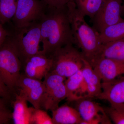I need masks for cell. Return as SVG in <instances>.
Listing matches in <instances>:
<instances>
[{
    "mask_svg": "<svg viewBox=\"0 0 124 124\" xmlns=\"http://www.w3.org/2000/svg\"><path fill=\"white\" fill-rule=\"evenodd\" d=\"M40 26L42 51L47 57L66 45H74L68 5L61 8L48 6Z\"/></svg>",
    "mask_w": 124,
    "mask_h": 124,
    "instance_id": "6da1fadb",
    "label": "cell"
},
{
    "mask_svg": "<svg viewBox=\"0 0 124 124\" xmlns=\"http://www.w3.org/2000/svg\"><path fill=\"white\" fill-rule=\"evenodd\" d=\"M71 29L75 45L92 67L101 57L103 44L99 32L89 25L73 1L68 4Z\"/></svg>",
    "mask_w": 124,
    "mask_h": 124,
    "instance_id": "7a4b0ae2",
    "label": "cell"
},
{
    "mask_svg": "<svg viewBox=\"0 0 124 124\" xmlns=\"http://www.w3.org/2000/svg\"><path fill=\"white\" fill-rule=\"evenodd\" d=\"M7 37L15 50L22 63L24 64L32 56L42 51L40 21L33 22L22 27L13 26Z\"/></svg>",
    "mask_w": 124,
    "mask_h": 124,
    "instance_id": "3957f363",
    "label": "cell"
},
{
    "mask_svg": "<svg viewBox=\"0 0 124 124\" xmlns=\"http://www.w3.org/2000/svg\"><path fill=\"white\" fill-rule=\"evenodd\" d=\"M69 44L58 49L50 56L52 65L50 72L66 78L81 70L85 58L81 51Z\"/></svg>",
    "mask_w": 124,
    "mask_h": 124,
    "instance_id": "277c9868",
    "label": "cell"
},
{
    "mask_svg": "<svg viewBox=\"0 0 124 124\" xmlns=\"http://www.w3.org/2000/svg\"><path fill=\"white\" fill-rule=\"evenodd\" d=\"M22 64L7 37L0 46V79L9 91L17 88Z\"/></svg>",
    "mask_w": 124,
    "mask_h": 124,
    "instance_id": "5b68a950",
    "label": "cell"
},
{
    "mask_svg": "<svg viewBox=\"0 0 124 124\" xmlns=\"http://www.w3.org/2000/svg\"><path fill=\"white\" fill-rule=\"evenodd\" d=\"M45 90L41 107L52 111L59 107V103L67 98L65 82L66 78L52 72L45 76Z\"/></svg>",
    "mask_w": 124,
    "mask_h": 124,
    "instance_id": "8992f818",
    "label": "cell"
},
{
    "mask_svg": "<svg viewBox=\"0 0 124 124\" xmlns=\"http://www.w3.org/2000/svg\"><path fill=\"white\" fill-rule=\"evenodd\" d=\"M47 7L42 0H18L15 15L12 19L13 26L19 28L40 21Z\"/></svg>",
    "mask_w": 124,
    "mask_h": 124,
    "instance_id": "52a82bcc",
    "label": "cell"
},
{
    "mask_svg": "<svg viewBox=\"0 0 124 124\" xmlns=\"http://www.w3.org/2000/svg\"><path fill=\"white\" fill-rule=\"evenodd\" d=\"M123 0H103L92 19L93 27L99 33L107 27L123 21L121 17Z\"/></svg>",
    "mask_w": 124,
    "mask_h": 124,
    "instance_id": "ba28073f",
    "label": "cell"
},
{
    "mask_svg": "<svg viewBox=\"0 0 124 124\" xmlns=\"http://www.w3.org/2000/svg\"><path fill=\"white\" fill-rule=\"evenodd\" d=\"M89 99L76 101V108L82 120L81 124H111L104 108Z\"/></svg>",
    "mask_w": 124,
    "mask_h": 124,
    "instance_id": "9c48e42d",
    "label": "cell"
},
{
    "mask_svg": "<svg viewBox=\"0 0 124 124\" xmlns=\"http://www.w3.org/2000/svg\"><path fill=\"white\" fill-rule=\"evenodd\" d=\"M17 88L18 89V93L30 102L34 108H41L45 90L44 81L21 74Z\"/></svg>",
    "mask_w": 124,
    "mask_h": 124,
    "instance_id": "30bf717a",
    "label": "cell"
},
{
    "mask_svg": "<svg viewBox=\"0 0 124 124\" xmlns=\"http://www.w3.org/2000/svg\"><path fill=\"white\" fill-rule=\"evenodd\" d=\"M93 67L100 77L102 82L116 81L124 78V62L101 58Z\"/></svg>",
    "mask_w": 124,
    "mask_h": 124,
    "instance_id": "8fae6325",
    "label": "cell"
},
{
    "mask_svg": "<svg viewBox=\"0 0 124 124\" xmlns=\"http://www.w3.org/2000/svg\"><path fill=\"white\" fill-rule=\"evenodd\" d=\"M108 101L111 107L124 110V78L108 82H102V92L96 98Z\"/></svg>",
    "mask_w": 124,
    "mask_h": 124,
    "instance_id": "7c38bea8",
    "label": "cell"
},
{
    "mask_svg": "<svg viewBox=\"0 0 124 124\" xmlns=\"http://www.w3.org/2000/svg\"><path fill=\"white\" fill-rule=\"evenodd\" d=\"M64 84L67 91L66 98L68 102L89 98L87 86L81 69L66 78Z\"/></svg>",
    "mask_w": 124,
    "mask_h": 124,
    "instance_id": "4fadbf2b",
    "label": "cell"
},
{
    "mask_svg": "<svg viewBox=\"0 0 124 124\" xmlns=\"http://www.w3.org/2000/svg\"><path fill=\"white\" fill-rule=\"evenodd\" d=\"M81 71L87 86L89 98H96L102 92L101 78L85 59Z\"/></svg>",
    "mask_w": 124,
    "mask_h": 124,
    "instance_id": "5bb4252c",
    "label": "cell"
},
{
    "mask_svg": "<svg viewBox=\"0 0 124 124\" xmlns=\"http://www.w3.org/2000/svg\"><path fill=\"white\" fill-rule=\"evenodd\" d=\"M52 112L53 124H81L82 121L77 109L67 105L58 107Z\"/></svg>",
    "mask_w": 124,
    "mask_h": 124,
    "instance_id": "9a60e30c",
    "label": "cell"
},
{
    "mask_svg": "<svg viewBox=\"0 0 124 124\" xmlns=\"http://www.w3.org/2000/svg\"><path fill=\"white\" fill-rule=\"evenodd\" d=\"M26 100L22 95H16L14 103L12 117L15 124H31L34 108L28 106Z\"/></svg>",
    "mask_w": 124,
    "mask_h": 124,
    "instance_id": "2e32d148",
    "label": "cell"
},
{
    "mask_svg": "<svg viewBox=\"0 0 124 124\" xmlns=\"http://www.w3.org/2000/svg\"><path fill=\"white\" fill-rule=\"evenodd\" d=\"M99 34L103 44L124 39V20L107 27Z\"/></svg>",
    "mask_w": 124,
    "mask_h": 124,
    "instance_id": "e0dca14e",
    "label": "cell"
},
{
    "mask_svg": "<svg viewBox=\"0 0 124 124\" xmlns=\"http://www.w3.org/2000/svg\"><path fill=\"white\" fill-rule=\"evenodd\" d=\"M101 58L124 62V39L103 44Z\"/></svg>",
    "mask_w": 124,
    "mask_h": 124,
    "instance_id": "ac0fdd59",
    "label": "cell"
},
{
    "mask_svg": "<svg viewBox=\"0 0 124 124\" xmlns=\"http://www.w3.org/2000/svg\"><path fill=\"white\" fill-rule=\"evenodd\" d=\"M73 1L80 13L92 20L100 9L103 0H73Z\"/></svg>",
    "mask_w": 124,
    "mask_h": 124,
    "instance_id": "d6986e66",
    "label": "cell"
},
{
    "mask_svg": "<svg viewBox=\"0 0 124 124\" xmlns=\"http://www.w3.org/2000/svg\"><path fill=\"white\" fill-rule=\"evenodd\" d=\"M18 0H0V23L4 25L12 20L15 15Z\"/></svg>",
    "mask_w": 124,
    "mask_h": 124,
    "instance_id": "ffe728a7",
    "label": "cell"
},
{
    "mask_svg": "<svg viewBox=\"0 0 124 124\" xmlns=\"http://www.w3.org/2000/svg\"><path fill=\"white\" fill-rule=\"evenodd\" d=\"M31 124H53L52 117L46 111L40 108H34Z\"/></svg>",
    "mask_w": 124,
    "mask_h": 124,
    "instance_id": "44dd1931",
    "label": "cell"
},
{
    "mask_svg": "<svg viewBox=\"0 0 124 124\" xmlns=\"http://www.w3.org/2000/svg\"><path fill=\"white\" fill-rule=\"evenodd\" d=\"M25 75L28 77L37 79L41 80L48 73L46 71L36 68L29 60L24 63Z\"/></svg>",
    "mask_w": 124,
    "mask_h": 124,
    "instance_id": "7402d4cb",
    "label": "cell"
},
{
    "mask_svg": "<svg viewBox=\"0 0 124 124\" xmlns=\"http://www.w3.org/2000/svg\"><path fill=\"white\" fill-rule=\"evenodd\" d=\"M111 120L116 124H124V110H118L112 107L104 108Z\"/></svg>",
    "mask_w": 124,
    "mask_h": 124,
    "instance_id": "603a6c76",
    "label": "cell"
},
{
    "mask_svg": "<svg viewBox=\"0 0 124 124\" xmlns=\"http://www.w3.org/2000/svg\"><path fill=\"white\" fill-rule=\"evenodd\" d=\"M50 7L61 8L65 7L73 0H42Z\"/></svg>",
    "mask_w": 124,
    "mask_h": 124,
    "instance_id": "cb8c5ba5",
    "label": "cell"
},
{
    "mask_svg": "<svg viewBox=\"0 0 124 124\" xmlns=\"http://www.w3.org/2000/svg\"><path fill=\"white\" fill-rule=\"evenodd\" d=\"M9 90L0 79V97L7 98L9 96Z\"/></svg>",
    "mask_w": 124,
    "mask_h": 124,
    "instance_id": "d4e9b609",
    "label": "cell"
},
{
    "mask_svg": "<svg viewBox=\"0 0 124 124\" xmlns=\"http://www.w3.org/2000/svg\"><path fill=\"white\" fill-rule=\"evenodd\" d=\"M11 117V115L7 111H0V124H6Z\"/></svg>",
    "mask_w": 124,
    "mask_h": 124,
    "instance_id": "484cf974",
    "label": "cell"
},
{
    "mask_svg": "<svg viewBox=\"0 0 124 124\" xmlns=\"http://www.w3.org/2000/svg\"><path fill=\"white\" fill-rule=\"evenodd\" d=\"M8 35V31L0 23V46L3 44Z\"/></svg>",
    "mask_w": 124,
    "mask_h": 124,
    "instance_id": "4316f807",
    "label": "cell"
},
{
    "mask_svg": "<svg viewBox=\"0 0 124 124\" xmlns=\"http://www.w3.org/2000/svg\"><path fill=\"white\" fill-rule=\"evenodd\" d=\"M6 110L5 105L3 98H0V111Z\"/></svg>",
    "mask_w": 124,
    "mask_h": 124,
    "instance_id": "83f0119b",
    "label": "cell"
},
{
    "mask_svg": "<svg viewBox=\"0 0 124 124\" xmlns=\"http://www.w3.org/2000/svg\"><path fill=\"white\" fill-rule=\"evenodd\" d=\"M122 11H124V2L122 5Z\"/></svg>",
    "mask_w": 124,
    "mask_h": 124,
    "instance_id": "f1b7e54d",
    "label": "cell"
}]
</instances>
